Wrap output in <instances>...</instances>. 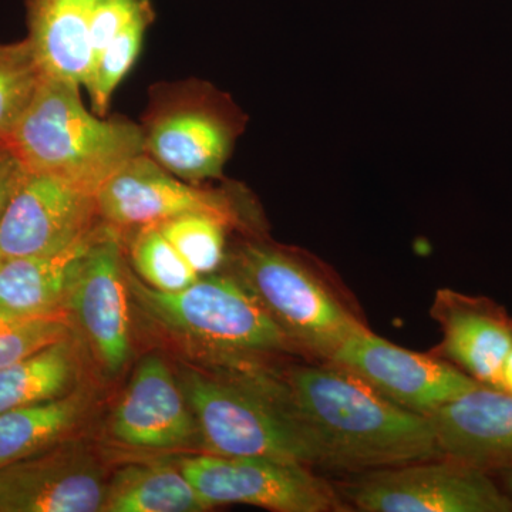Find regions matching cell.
<instances>
[{"label": "cell", "mask_w": 512, "mask_h": 512, "mask_svg": "<svg viewBox=\"0 0 512 512\" xmlns=\"http://www.w3.org/2000/svg\"><path fill=\"white\" fill-rule=\"evenodd\" d=\"M130 298L123 235L101 221L74 262L63 308L110 375L121 372L133 349Z\"/></svg>", "instance_id": "9c48e42d"}, {"label": "cell", "mask_w": 512, "mask_h": 512, "mask_svg": "<svg viewBox=\"0 0 512 512\" xmlns=\"http://www.w3.org/2000/svg\"><path fill=\"white\" fill-rule=\"evenodd\" d=\"M111 437L121 446L147 451L200 446V434L180 380L163 357L138 363L111 414Z\"/></svg>", "instance_id": "5bb4252c"}, {"label": "cell", "mask_w": 512, "mask_h": 512, "mask_svg": "<svg viewBox=\"0 0 512 512\" xmlns=\"http://www.w3.org/2000/svg\"><path fill=\"white\" fill-rule=\"evenodd\" d=\"M207 507L247 504L276 512L339 510L338 495L308 466L268 457L202 453L178 463Z\"/></svg>", "instance_id": "30bf717a"}, {"label": "cell", "mask_w": 512, "mask_h": 512, "mask_svg": "<svg viewBox=\"0 0 512 512\" xmlns=\"http://www.w3.org/2000/svg\"><path fill=\"white\" fill-rule=\"evenodd\" d=\"M217 366L214 373L184 367L178 377L204 453L318 466L315 451L289 409L276 373L259 360Z\"/></svg>", "instance_id": "277c9868"}, {"label": "cell", "mask_w": 512, "mask_h": 512, "mask_svg": "<svg viewBox=\"0 0 512 512\" xmlns=\"http://www.w3.org/2000/svg\"><path fill=\"white\" fill-rule=\"evenodd\" d=\"M79 370L73 336L3 367L0 369V413L72 393Z\"/></svg>", "instance_id": "44dd1931"}, {"label": "cell", "mask_w": 512, "mask_h": 512, "mask_svg": "<svg viewBox=\"0 0 512 512\" xmlns=\"http://www.w3.org/2000/svg\"><path fill=\"white\" fill-rule=\"evenodd\" d=\"M329 363L353 373L397 406L426 417L478 386L447 360L394 345L369 328L350 336Z\"/></svg>", "instance_id": "8fae6325"}, {"label": "cell", "mask_w": 512, "mask_h": 512, "mask_svg": "<svg viewBox=\"0 0 512 512\" xmlns=\"http://www.w3.org/2000/svg\"><path fill=\"white\" fill-rule=\"evenodd\" d=\"M100 222L96 195L26 170L0 220V258L57 254Z\"/></svg>", "instance_id": "7c38bea8"}, {"label": "cell", "mask_w": 512, "mask_h": 512, "mask_svg": "<svg viewBox=\"0 0 512 512\" xmlns=\"http://www.w3.org/2000/svg\"><path fill=\"white\" fill-rule=\"evenodd\" d=\"M493 477L503 487L505 493L512 498V470L501 471V473L494 474Z\"/></svg>", "instance_id": "f1b7e54d"}, {"label": "cell", "mask_w": 512, "mask_h": 512, "mask_svg": "<svg viewBox=\"0 0 512 512\" xmlns=\"http://www.w3.org/2000/svg\"><path fill=\"white\" fill-rule=\"evenodd\" d=\"M429 419L440 456L485 473L512 470V394L481 386L461 394Z\"/></svg>", "instance_id": "2e32d148"}, {"label": "cell", "mask_w": 512, "mask_h": 512, "mask_svg": "<svg viewBox=\"0 0 512 512\" xmlns=\"http://www.w3.org/2000/svg\"><path fill=\"white\" fill-rule=\"evenodd\" d=\"M343 497L362 512H512L491 474L447 457L366 471Z\"/></svg>", "instance_id": "ba28073f"}, {"label": "cell", "mask_w": 512, "mask_h": 512, "mask_svg": "<svg viewBox=\"0 0 512 512\" xmlns=\"http://www.w3.org/2000/svg\"><path fill=\"white\" fill-rule=\"evenodd\" d=\"M96 204L101 221L121 234L195 212L224 218L245 235L262 232L261 218L242 185L207 188L187 183L168 173L146 153L133 158L101 185Z\"/></svg>", "instance_id": "52a82bcc"}, {"label": "cell", "mask_w": 512, "mask_h": 512, "mask_svg": "<svg viewBox=\"0 0 512 512\" xmlns=\"http://www.w3.org/2000/svg\"><path fill=\"white\" fill-rule=\"evenodd\" d=\"M443 338L430 353L447 360L481 386L500 389L512 349V315L487 296L439 289L430 309Z\"/></svg>", "instance_id": "9a60e30c"}, {"label": "cell", "mask_w": 512, "mask_h": 512, "mask_svg": "<svg viewBox=\"0 0 512 512\" xmlns=\"http://www.w3.org/2000/svg\"><path fill=\"white\" fill-rule=\"evenodd\" d=\"M97 227L57 254L0 258V309L23 315L64 311L74 262L92 241Z\"/></svg>", "instance_id": "ac0fdd59"}, {"label": "cell", "mask_w": 512, "mask_h": 512, "mask_svg": "<svg viewBox=\"0 0 512 512\" xmlns=\"http://www.w3.org/2000/svg\"><path fill=\"white\" fill-rule=\"evenodd\" d=\"M201 500L180 466L170 463L131 464L117 471L107 485L103 512H202Z\"/></svg>", "instance_id": "d6986e66"}, {"label": "cell", "mask_w": 512, "mask_h": 512, "mask_svg": "<svg viewBox=\"0 0 512 512\" xmlns=\"http://www.w3.org/2000/svg\"><path fill=\"white\" fill-rule=\"evenodd\" d=\"M45 72L26 37L0 45V140L8 143L23 114L35 99Z\"/></svg>", "instance_id": "cb8c5ba5"}, {"label": "cell", "mask_w": 512, "mask_h": 512, "mask_svg": "<svg viewBox=\"0 0 512 512\" xmlns=\"http://www.w3.org/2000/svg\"><path fill=\"white\" fill-rule=\"evenodd\" d=\"M107 485L92 451L55 444L0 468V512L103 511Z\"/></svg>", "instance_id": "4fadbf2b"}, {"label": "cell", "mask_w": 512, "mask_h": 512, "mask_svg": "<svg viewBox=\"0 0 512 512\" xmlns=\"http://www.w3.org/2000/svg\"><path fill=\"white\" fill-rule=\"evenodd\" d=\"M276 375L318 467L370 471L441 457L429 417L390 402L342 367L322 362Z\"/></svg>", "instance_id": "6da1fadb"}, {"label": "cell", "mask_w": 512, "mask_h": 512, "mask_svg": "<svg viewBox=\"0 0 512 512\" xmlns=\"http://www.w3.org/2000/svg\"><path fill=\"white\" fill-rule=\"evenodd\" d=\"M9 154H12L9 144L6 143V141L0 140V160L6 156H9Z\"/></svg>", "instance_id": "f546056e"}, {"label": "cell", "mask_w": 512, "mask_h": 512, "mask_svg": "<svg viewBox=\"0 0 512 512\" xmlns=\"http://www.w3.org/2000/svg\"><path fill=\"white\" fill-rule=\"evenodd\" d=\"M227 261L298 353L329 362L350 336L367 328L328 266L306 252L261 234L245 235Z\"/></svg>", "instance_id": "7a4b0ae2"}, {"label": "cell", "mask_w": 512, "mask_h": 512, "mask_svg": "<svg viewBox=\"0 0 512 512\" xmlns=\"http://www.w3.org/2000/svg\"><path fill=\"white\" fill-rule=\"evenodd\" d=\"M25 171V167L13 154L0 160V220Z\"/></svg>", "instance_id": "4316f807"}, {"label": "cell", "mask_w": 512, "mask_h": 512, "mask_svg": "<svg viewBox=\"0 0 512 512\" xmlns=\"http://www.w3.org/2000/svg\"><path fill=\"white\" fill-rule=\"evenodd\" d=\"M157 225L200 276L215 274L224 265L228 232L237 231L224 218L202 212L178 215Z\"/></svg>", "instance_id": "603a6c76"}, {"label": "cell", "mask_w": 512, "mask_h": 512, "mask_svg": "<svg viewBox=\"0 0 512 512\" xmlns=\"http://www.w3.org/2000/svg\"><path fill=\"white\" fill-rule=\"evenodd\" d=\"M153 22L154 16H144L134 20L126 29L121 30L99 55L94 57L89 80L84 87L92 97L93 113L97 116L106 117L111 97L121 80L136 63L143 46L144 36Z\"/></svg>", "instance_id": "d4e9b609"}, {"label": "cell", "mask_w": 512, "mask_h": 512, "mask_svg": "<svg viewBox=\"0 0 512 512\" xmlns=\"http://www.w3.org/2000/svg\"><path fill=\"white\" fill-rule=\"evenodd\" d=\"M500 390L512 394V349L505 359L503 372H501Z\"/></svg>", "instance_id": "83f0119b"}, {"label": "cell", "mask_w": 512, "mask_h": 512, "mask_svg": "<svg viewBox=\"0 0 512 512\" xmlns=\"http://www.w3.org/2000/svg\"><path fill=\"white\" fill-rule=\"evenodd\" d=\"M8 144L26 170L53 175L93 195L144 154L140 124L90 113L80 84L47 74Z\"/></svg>", "instance_id": "3957f363"}, {"label": "cell", "mask_w": 512, "mask_h": 512, "mask_svg": "<svg viewBox=\"0 0 512 512\" xmlns=\"http://www.w3.org/2000/svg\"><path fill=\"white\" fill-rule=\"evenodd\" d=\"M131 299L165 332L190 343L217 365L256 362L296 352L291 340L234 275L200 276L183 291L160 292L127 268Z\"/></svg>", "instance_id": "5b68a950"}, {"label": "cell", "mask_w": 512, "mask_h": 512, "mask_svg": "<svg viewBox=\"0 0 512 512\" xmlns=\"http://www.w3.org/2000/svg\"><path fill=\"white\" fill-rule=\"evenodd\" d=\"M87 394L30 404L0 413V468L62 443L83 419Z\"/></svg>", "instance_id": "ffe728a7"}, {"label": "cell", "mask_w": 512, "mask_h": 512, "mask_svg": "<svg viewBox=\"0 0 512 512\" xmlns=\"http://www.w3.org/2000/svg\"><path fill=\"white\" fill-rule=\"evenodd\" d=\"M128 256L138 278L160 292L183 291L200 275L164 237L157 224L131 229ZM126 234V232H124Z\"/></svg>", "instance_id": "7402d4cb"}, {"label": "cell", "mask_w": 512, "mask_h": 512, "mask_svg": "<svg viewBox=\"0 0 512 512\" xmlns=\"http://www.w3.org/2000/svg\"><path fill=\"white\" fill-rule=\"evenodd\" d=\"M28 40L47 76L86 86L93 66L90 23L96 0H25Z\"/></svg>", "instance_id": "e0dca14e"}, {"label": "cell", "mask_w": 512, "mask_h": 512, "mask_svg": "<svg viewBox=\"0 0 512 512\" xmlns=\"http://www.w3.org/2000/svg\"><path fill=\"white\" fill-rule=\"evenodd\" d=\"M66 311L23 315L0 309V369L73 336Z\"/></svg>", "instance_id": "484cf974"}, {"label": "cell", "mask_w": 512, "mask_h": 512, "mask_svg": "<svg viewBox=\"0 0 512 512\" xmlns=\"http://www.w3.org/2000/svg\"><path fill=\"white\" fill-rule=\"evenodd\" d=\"M247 121L231 96L211 83H158L140 124L144 153L187 183L221 180Z\"/></svg>", "instance_id": "8992f818"}]
</instances>
